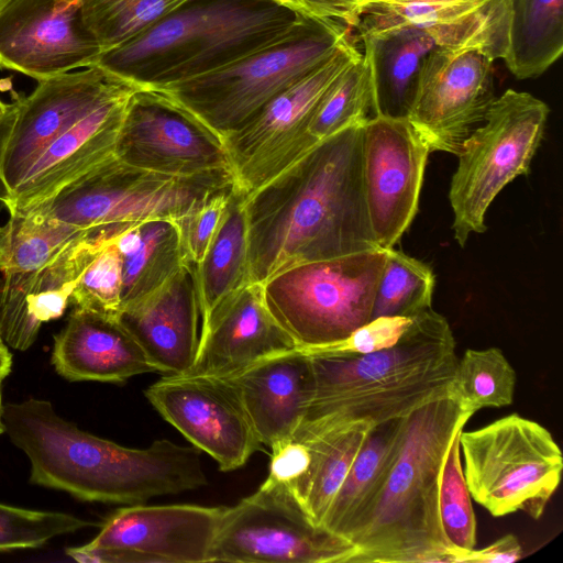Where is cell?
<instances>
[{
	"instance_id": "6da1fadb",
	"label": "cell",
	"mask_w": 563,
	"mask_h": 563,
	"mask_svg": "<svg viewBox=\"0 0 563 563\" xmlns=\"http://www.w3.org/2000/svg\"><path fill=\"white\" fill-rule=\"evenodd\" d=\"M363 123L321 141L244 197L251 283L297 264L378 247L363 195Z\"/></svg>"
},
{
	"instance_id": "7a4b0ae2",
	"label": "cell",
	"mask_w": 563,
	"mask_h": 563,
	"mask_svg": "<svg viewBox=\"0 0 563 563\" xmlns=\"http://www.w3.org/2000/svg\"><path fill=\"white\" fill-rule=\"evenodd\" d=\"M5 432L30 459V482L77 499L136 505L207 485L201 451L167 439L132 449L96 437L30 398L3 406Z\"/></svg>"
},
{
	"instance_id": "3957f363",
	"label": "cell",
	"mask_w": 563,
	"mask_h": 563,
	"mask_svg": "<svg viewBox=\"0 0 563 563\" xmlns=\"http://www.w3.org/2000/svg\"><path fill=\"white\" fill-rule=\"evenodd\" d=\"M309 358L313 390L291 437L297 441L407 417L450 394L459 361L451 327L433 308L415 316L389 347L354 357Z\"/></svg>"
},
{
	"instance_id": "277c9868",
	"label": "cell",
	"mask_w": 563,
	"mask_h": 563,
	"mask_svg": "<svg viewBox=\"0 0 563 563\" xmlns=\"http://www.w3.org/2000/svg\"><path fill=\"white\" fill-rule=\"evenodd\" d=\"M473 413L450 395L406 417L399 450L378 495L342 540L353 563H449L439 489L452 440Z\"/></svg>"
},
{
	"instance_id": "5b68a950",
	"label": "cell",
	"mask_w": 563,
	"mask_h": 563,
	"mask_svg": "<svg viewBox=\"0 0 563 563\" xmlns=\"http://www.w3.org/2000/svg\"><path fill=\"white\" fill-rule=\"evenodd\" d=\"M302 14L274 0H189L98 65L137 84L161 87L197 77L285 37Z\"/></svg>"
},
{
	"instance_id": "8992f818",
	"label": "cell",
	"mask_w": 563,
	"mask_h": 563,
	"mask_svg": "<svg viewBox=\"0 0 563 563\" xmlns=\"http://www.w3.org/2000/svg\"><path fill=\"white\" fill-rule=\"evenodd\" d=\"M352 33L341 20L303 15L285 37L254 54L190 79L151 88L165 92L223 139L328 59Z\"/></svg>"
},
{
	"instance_id": "52a82bcc",
	"label": "cell",
	"mask_w": 563,
	"mask_h": 563,
	"mask_svg": "<svg viewBox=\"0 0 563 563\" xmlns=\"http://www.w3.org/2000/svg\"><path fill=\"white\" fill-rule=\"evenodd\" d=\"M386 256L377 247L294 265L262 284L265 303L298 347L336 342L371 321Z\"/></svg>"
},
{
	"instance_id": "ba28073f",
	"label": "cell",
	"mask_w": 563,
	"mask_h": 563,
	"mask_svg": "<svg viewBox=\"0 0 563 563\" xmlns=\"http://www.w3.org/2000/svg\"><path fill=\"white\" fill-rule=\"evenodd\" d=\"M234 186L231 169L170 176L113 156L34 208L86 231L157 219L180 222L198 205Z\"/></svg>"
},
{
	"instance_id": "9c48e42d",
	"label": "cell",
	"mask_w": 563,
	"mask_h": 563,
	"mask_svg": "<svg viewBox=\"0 0 563 563\" xmlns=\"http://www.w3.org/2000/svg\"><path fill=\"white\" fill-rule=\"evenodd\" d=\"M549 113V106L531 93L507 89L464 140L449 189L452 229L460 246L472 233L487 230L485 217L497 195L518 176L529 174Z\"/></svg>"
},
{
	"instance_id": "30bf717a",
	"label": "cell",
	"mask_w": 563,
	"mask_h": 563,
	"mask_svg": "<svg viewBox=\"0 0 563 563\" xmlns=\"http://www.w3.org/2000/svg\"><path fill=\"white\" fill-rule=\"evenodd\" d=\"M471 497L492 516L542 517L563 471L561 449L537 421L512 413L460 433Z\"/></svg>"
},
{
	"instance_id": "8fae6325",
	"label": "cell",
	"mask_w": 563,
	"mask_h": 563,
	"mask_svg": "<svg viewBox=\"0 0 563 563\" xmlns=\"http://www.w3.org/2000/svg\"><path fill=\"white\" fill-rule=\"evenodd\" d=\"M356 43L352 34L328 59L223 137L236 186L245 196L317 145L308 131L311 118L335 80L362 56Z\"/></svg>"
},
{
	"instance_id": "7c38bea8",
	"label": "cell",
	"mask_w": 563,
	"mask_h": 563,
	"mask_svg": "<svg viewBox=\"0 0 563 563\" xmlns=\"http://www.w3.org/2000/svg\"><path fill=\"white\" fill-rule=\"evenodd\" d=\"M345 542L317 526L290 488L267 477L260 488L224 507L210 562L342 563Z\"/></svg>"
},
{
	"instance_id": "4fadbf2b",
	"label": "cell",
	"mask_w": 563,
	"mask_h": 563,
	"mask_svg": "<svg viewBox=\"0 0 563 563\" xmlns=\"http://www.w3.org/2000/svg\"><path fill=\"white\" fill-rule=\"evenodd\" d=\"M114 156L131 166L170 176L231 169L223 139L165 92L151 87H141L131 96Z\"/></svg>"
},
{
	"instance_id": "5bb4252c",
	"label": "cell",
	"mask_w": 563,
	"mask_h": 563,
	"mask_svg": "<svg viewBox=\"0 0 563 563\" xmlns=\"http://www.w3.org/2000/svg\"><path fill=\"white\" fill-rule=\"evenodd\" d=\"M493 60L478 48L435 46L423 58L407 120L431 152L456 155L495 100Z\"/></svg>"
},
{
	"instance_id": "9a60e30c",
	"label": "cell",
	"mask_w": 563,
	"mask_h": 563,
	"mask_svg": "<svg viewBox=\"0 0 563 563\" xmlns=\"http://www.w3.org/2000/svg\"><path fill=\"white\" fill-rule=\"evenodd\" d=\"M145 397L220 471L242 467L263 450L236 385L229 377L169 375L152 384Z\"/></svg>"
},
{
	"instance_id": "2e32d148",
	"label": "cell",
	"mask_w": 563,
	"mask_h": 563,
	"mask_svg": "<svg viewBox=\"0 0 563 563\" xmlns=\"http://www.w3.org/2000/svg\"><path fill=\"white\" fill-rule=\"evenodd\" d=\"M140 88L96 64L37 81L27 97L13 92L19 111L1 167L2 199L59 135L108 100Z\"/></svg>"
},
{
	"instance_id": "e0dca14e",
	"label": "cell",
	"mask_w": 563,
	"mask_h": 563,
	"mask_svg": "<svg viewBox=\"0 0 563 563\" xmlns=\"http://www.w3.org/2000/svg\"><path fill=\"white\" fill-rule=\"evenodd\" d=\"M430 153L406 118L374 115L363 123V195L378 247H395L413 221Z\"/></svg>"
},
{
	"instance_id": "ac0fdd59",
	"label": "cell",
	"mask_w": 563,
	"mask_h": 563,
	"mask_svg": "<svg viewBox=\"0 0 563 563\" xmlns=\"http://www.w3.org/2000/svg\"><path fill=\"white\" fill-rule=\"evenodd\" d=\"M102 48L82 0H11L0 12V68L37 81L96 65Z\"/></svg>"
},
{
	"instance_id": "d6986e66",
	"label": "cell",
	"mask_w": 563,
	"mask_h": 563,
	"mask_svg": "<svg viewBox=\"0 0 563 563\" xmlns=\"http://www.w3.org/2000/svg\"><path fill=\"white\" fill-rule=\"evenodd\" d=\"M119 319L156 373H188L197 356L205 321L197 264L186 261L159 287L124 306Z\"/></svg>"
},
{
	"instance_id": "ffe728a7",
	"label": "cell",
	"mask_w": 563,
	"mask_h": 563,
	"mask_svg": "<svg viewBox=\"0 0 563 563\" xmlns=\"http://www.w3.org/2000/svg\"><path fill=\"white\" fill-rule=\"evenodd\" d=\"M224 507L131 505L110 515L91 548L131 551L150 563H206Z\"/></svg>"
},
{
	"instance_id": "44dd1931",
	"label": "cell",
	"mask_w": 563,
	"mask_h": 563,
	"mask_svg": "<svg viewBox=\"0 0 563 563\" xmlns=\"http://www.w3.org/2000/svg\"><path fill=\"white\" fill-rule=\"evenodd\" d=\"M298 347L269 312L263 285L249 283L220 300L203 321L194 365L184 375L232 376Z\"/></svg>"
},
{
	"instance_id": "7402d4cb",
	"label": "cell",
	"mask_w": 563,
	"mask_h": 563,
	"mask_svg": "<svg viewBox=\"0 0 563 563\" xmlns=\"http://www.w3.org/2000/svg\"><path fill=\"white\" fill-rule=\"evenodd\" d=\"M134 92L108 100L53 141L19 186L2 199L9 212L38 206L113 157L125 109Z\"/></svg>"
},
{
	"instance_id": "603a6c76",
	"label": "cell",
	"mask_w": 563,
	"mask_h": 563,
	"mask_svg": "<svg viewBox=\"0 0 563 563\" xmlns=\"http://www.w3.org/2000/svg\"><path fill=\"white\" fill-rule=\"evenodd\" d=\"M51 361L57 374L70 382L123 383L156 373L119 317L77 307L54 335Z\"/></svg>"
},
{
	"instance_id": "cb8c5ba5",
	"label": "cell",
	"mask_w": 563,
	"mask_h": 563,
	"mask_svg": "<svg viewBox=\"0 0 563 563\" xmlns=\"http://www.w3.org/2000/svg\"><path fill=\"white\" fill-rule=\"evenodd\" d=\"M95 243L96 238L88 234L36 271L3 275L0 332L7 345L27 350L42 323L62 317Z\"/></svg>"
},
{
	"instance_id": "d4e9b609",
	"label": "cell",
	"mask_w": 563,
	"mask_h": 563,
	"mask_svg": "<svg viewBox=\"0 0 563 563\" xmlns=\"http://www.w3.org/2000/svg\"><path fill=\"white\" fill-rule=\"evenodd\" d=\"M239 388L263 445L291 439L313 390L310 358L301 347L276 353L228 376Z\"/></svg>"
},
{
	"instance_id": "484cf974",
	"label": "cell",
	"mask_w": 563,
	"mask_h": 563,
	"mask_svg": "<svg viewBox=\"0 0 563 563\" xmlns=\"http://www.w3.org/2000/svg\"><path fill=\"white\" fill-rule=\"evenodd\" d=\"M485 55L518 79L541 76L563 52V0H492Z\"/></svg>"
},
{
	"instance_id": "4316f807",
	"label": "cell",
	"mask_w": 563,
	"mask_h": 563,
	"mask_svg": "<svg viewBox=\"0 0 563 563\" xmlns=\"http://www.w3.org/2000/svg\"><path fill=\"white\" fill-rule=\"evenodd\" d=\"M492 0H366L353 38L401 29L426 32L435 46L473 47L484 53Z\"/></svg>"
},
{
	"instance_id": "83f0119b",
	"label": "cell",
	"mask_w": 563,
	"mask_h": 563,
	"mask_svg": "<svg viewBox=\"0 0 563 563\" xmlns=\"http://www.w3.org/2000/svg\"><path fill=\"white\" fill-rule=\"evenodd\" d=\"M106 229L121 257L122 308L159 287L186 262L176 221L157 219Z\"/></svg>"
},
{
	"instance_id": "f1b7e54d",
	"label": "cell",
	"mask_w": 563,
	"mask_h": 563,
	"mask_svg": "<svg viewBox=\"0 0 563 563\" xmlns=\"http://www.w3.org/2000/svg\"><path fill=\"white\" fill-rule=\"evenodd\" d=\"M406 417L371 429L324 518L325 531L340 540L378 495L399 450Z\"/></svg>"
},
{
	"instance_id": "f546056e",
	"label": "cell",
	"mask_w": 563,
	"mask_h": 563,
	"mask_svg": "<svg viewBox=\"0 0 563 563\" xmlns=\"http://www.w3.org/2000/svg\"><path fill=\"white\" fill-rule=\"evenodd\" d=\"M358 42L372 57L374 115L407 119L420 65L435 47L433 40L421 30L401 29Z\"/></svg>"
},
{
	"instance_id": "4dcf8cb0",
	"label": "cell",
	"mask_w": 563,
	"mask_h": 563,
	"mask_svg": "<svg viewBox=\"0 0 563 563\" xmlns=\"http://www.w3.org/2000/svg\"><path fill=\"white\" fill-rule=\"evenodd\" d=\"M371 429L358 423L299 441L308 449L309 462L303 474L288 487L317 526L323 528L329 508Z\"/></svg>"
},
{
	"instance_id": "1f68e13d",
	"label": "cell",
	"mask_w": 563,
	"mask_h": 563,
	"mask_svg": "<svg viewBox=\"0 0 563 563\" xmlns=\"http://www.w3.org/2000/svg\"><path fill=\"white\" fill-rule=\"evenodd\" d=\"M88 234L37 208L12 212L0 225V273L36 271Z\"/></svg>"
},
{
	"instance_id": "d6a6232c",
	"label": "cell",
	"mask_w": 563,
	"mask_h": 563,
	"mask_svg": "<svg viewBox=\"0 0 563 563\" xmlns=\"http://www.w3.org/2000/svg\"><path fill=\"white\" fill-rule=\"evenodd\" d=\"M244 197L236 187L218 233L197 265L205 319L220 300L251 283Z\"/></svg>"
},
{
	"instance_id": "836d02e7",
	"label": "cell",
	"mask_w": 563,
	"mask_h": 563,
	"mask_svg": "<svg viewBox=\"0 0 563 563\" xmlns=\"http://www.w3.org/2000/svg\"><path fill=\"white\" fill-rule=\"evenodd\" d=\"M516 382V372L500 349H467L459 357L449 395L474 415L483 408L510 406Z\"/></svg>"
},
{
	"instance_id": "e575fe53",
	"label": "cell",
	"mask_w": 563,
	"mask_h": 563,
	"mask_svg": "<svg viewBox=\"0 0 563 563\" xmlns=\"http://www.w3.org/2000/svg\"><path fill=\"white\" fill-rule=\"evenodd\" d=\"M373 115L372 57L363 46L362 56L335 80L320 101L308 131L318 144Z\"/></svg>"
},
{
	"instance_id": "d590c367",
	"label": "cell",
	"mask_w": 563,
	"mask_h": 563,
	"mask_svg": "<svg viewBox=\"0 0 563 563\" xmlns=\"http://www.w3.org/2000/svg\"><path fill=\"white\" fill-rule=\"evenodd\" d=\"M434 285L435 277L429 265L399 250L388 249L375 292L372 319L413 318L432 308Z\"/></svg>"
},
{
	"instance_id": "8d00e7d4",
	"label": "cell",
	"mask_w": 563,
	"mask_h": 563,
	"mask_svg": "<svg viewBox=\"0 0 563 563\" xmlns=\"http://www.w3.org/2000/svg\"><path fill=\"white\" fill-rule=\"evenodd\" d=\"M188 1L82 0V19L103 53L147 31Z\"/></svg>"
},
{
	"instance_id": "74e56055",
	"label": "cell",
	"mask_w": 563,
	"mask_h": 563,
	"mask_svg": "<svg viewBox=\"0 0 563 563\" xmlns=\"http://www.w3.org/2000/svg\"><path fill=\"white\" fill-rule=\"evenodd\" d=\"M96 243L82 267L71 300L75 307L119 317L122 308V264L120 254L103 229L90 231Z\"/></svg>"
},
{
	"instance_id": "f35d334b",
	"label": "cell",
	"mask_w": 563,
	"mask_h": 563,
	"mask_svg": "<svg viewBox=\"0 0 563 563\" xmlns=\"http://www.w3.org/2000/svg\"><path fill=\"white\" fill-rule=\"evenodd\" d=\"M462 430L455 433L443 463L439 512L443 532L451 547L474 549L476 519L461 464L459 438Z\"/></svg>"
},
{
	"instance_id": "ab89813d",
	"label": "cell",
	"mask_w": 563,
	"mask_h": 563,
	"mask_svg": "<svg viewBox=\"0 0 563 563\" xmlns=\"http://www.w3.org/2000/svg\"><path fill=\"white\" fill-rule=\"evenodd\" d=\"M92 522L60 511L33 510L0 503V551L35 549Z\"/></svg>"
},
{
	"instance_id": "60d3db41",
	"label": "cell",
	"mask_w": 563,
	"mask_h": 563,
	"mask_svg": "<svg viewBox=\"0 0 563 563\" xmlns=\"http://www.w3.org/2000/svg\"><path fill=\"white\" fill-rule=\"evenodd\" d=\"M412 318L378 317L354 330L342 340L303 349L312 357L344 358L373 353L394 345L407 330Z\"/></svg>"
},
{
	"instance_id": "b9f144b4",
	"label": "cell",
	"mask_w": 563,
	"mask_h": 563,
	"mask_svg": "<svg viewBox=\"0 0 563 563\" xmlns=\"http://www.w3.org/2000/svg\"><path fill=\"white\" fill-rule=\"evenodd\" d=\"M238 186L216 194L198 205L179 224L186 261L199 265L225 217Z\"/></svg>"
},
{
	"instance_id": "7bdbcfd3",
	"label": "cell",
	"mask_w": 563,
	"mask_h": 563,
	"mask_svg": "<svg viewBox=\"0 0 563 563\" xmlns=\"http://www.w3.org/2000/svg\"><path fill=\"white\" fill-rule=\"evenodd\" d=\"M522 554L519 540L509 533L481 550L451 548L449 563H511L520 560Z\"/></svg>"
},
{
	"instance_id": "ee69618b",
	"label": "cell",
	"mask_w": 563,
	"mask_h": 563,
	"mask_svg": "<svg viewBox=\"0 0 563 563\" xmlns=\"http://www.w3.org/2000/svg\"><path fill=\"white\" fill-rule=\"evenodd\" d=\"M320 14L334 18L354 29L360 19V9L366 0H312Z\"/></svg>"
},
{
	"instance_id": "f6af8a7d",
	"label": "cell",
	"mask_w": 563,
	"mask_h": 563,
	"mask_svg": "<svg viewBox=\"0 0 563 563\" xmlns=\"http://www.w3.org/2000/svg\"><path fill=\"white\" fill-rule=\"evenodd\" d=\"M19 111V102L13 95V102L10 103L9 109L0 115V175L5 148L12 133Z\"/></svg>"
},
{
	"instance_id": "bcb514c9",
	"label": "cell",
	"mask_w": 563,
	"mask_h": 563,
	"mask_svg": "<svg viewBox=\"0 0 563 563\" xmlns=\"http://www.w3.org/2000/svg\"><path fill=\"white\" fill-rule=\"evenodd\" d=\"M306 15L322 16L312 0H274ZM324 18V16H323Z\"/></svg>"
},
{
	"instance_id": "7dc6e473",
	"label": "cell",
	"mask_w": 563,
	"mask_h": 563,
	"mask_svg": "<svg viewBox=\"0 0 563 563\" xmlns=\"http://www.w3.org/2000/svg\"><path fill=\"white\" fill-rule=\"evenodd\" d=\"M12 354L8 346L0 347V379H4L11 372Z\"/></svg>"
},
{
	"instance_id": "c3c4849f",
	"label": "cell",
	"mask_w": 563,
	"mask_h": 563,
	"mask_svg": "<svg viewBox=\"0 0 563 563\" xmlns=\"http://www.w3.org/2000/svg\"><path fill=\"white\" fill-rule=\"evenodd\" d=\"M2 380L3 379H0V434L5 432V424L3 421Z\"/></svg>"
},
{
	"instance_id": "681fc988",
	"label": "cell",
	"mask_w": 563,
	"mask_h": 563,
	"mask_svg": "<svg viewBox=\"0 0 563 563\" xmlns=\"http://www.w3.org/2000/svg\"><path fill=\"white\" fill-rule=\"evenodd\" d=\"M10 107V103H5L0 99V115L3 114Z\"/></svg>"
},
{
	"instance_id": "f907efd6",
	"label": "cell",
	"mask_w": 563,
	"mask_h": 563,
	"mask_svg": "<svg viewBox=\"0 0 563 563\" xmlns=\"http://www.w3.org/2000/svg\"><path fill=\"white\" fill-rule=\"evenodd\" d=\"M11 0H0V12L4 9V7L10 2Z\"/></svg>"
},
{
	"instance_id": "816d5d0a",
	"label": "cell",
	"mask_w": 563,
	"mask_h": 563,
	"mask_svg": "<svg viewBox=\"0 0 563 563\" xmlns=\"http://www.w3.org/2000/svg\"><path fill=\"white\" fill-rule=\"evenodd\" d=\"M7 346V344L4 343L2 336H1V332H0V347H4Z\"/></svg>"
}]
</instances>
